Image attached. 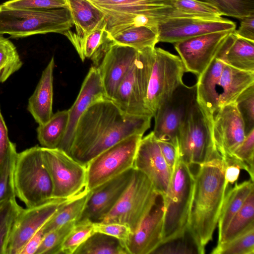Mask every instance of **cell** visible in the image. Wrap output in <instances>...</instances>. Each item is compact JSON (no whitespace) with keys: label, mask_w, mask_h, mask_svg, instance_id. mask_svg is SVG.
<instances>
[{"label":"cell","mask_w":254,"mask_h":254,"mask_svg":"<svg viewBox=\"0 0 254 254\" xmlns=\"http://www.w3.org/2000/svg\"><path fill=\"white\" fill-rule=\"evenodd\" d=\"M138 52L131 47L117 44L107 39L101 49L100 64L97 67L107 98L112 99Z\"/></svg>","instance_id":"obj_15"},{"label":"cell","mask_w":254,"mask_h":254,"mask_svg":"<svg viewBox=\"0 0 254 254\" xmlns=\"http://www.w3.org/2000/svg\"><path fill=\"white\" fill-rule=\"evenodd\" d=\"M75 32L64 35L74 46L90 32L105 22L103 13L87 0H66Z\"/></svg>","instance_id":"obj_25"},{"label":"cell","mask_w":254,"mask_h":254,"mask_svg":"<svg viewBox=\"0 0 254 254\" xmlns=\"http://www.w3.org/2000/svg\"><path fill=\"white\" fill-rule=\"evenodd\" d=\"M70 199L53 198L36 206L22 208L13 225L6 254H19L27 241Z\"/></svg>","instance_id":"obj_17"},{"label":"cell","mask_w":254,"mask_h":254,"mask_svg":"<svg viewBox=\"0 0 254 254\" xmlns=\"http://www.w3.org/2000/svg\"><path fill=\"white\" fill-rule=\"evenodd\" d=\"M17 153L15 145L10 149L4 160L0 164V206L9 199L16 197L13 173Z\"/></svg>","instance_id":"obj_40"},{"label":"cell","mask_w":254,"mask_h":254,"mask_svg":"<svg viewBox=\"0 0 254 254\" xmlns=\"http://www.w3.org/2000/svg\"><path fill=\"white\" fill-rule=\"evenodd\" d=\"M212 129L211 124L195 100L181 124L177 135L178 153L183 161L190 166H199L222 159L215 147Z\"/></svg>","instance_id":"obj_7"},{"label":"cell","mask_w":254,"mask_h":254,"mask_svg":"<svg viewBox=\"0 0 254 254\" xmlns=\"http://www.w3.org/2000/svg\"><path fill=\"white\" fill-rule=\"evenodd\" d=\"M215 57L236 68L254 72V42L238 37L232 32Z\"/></svg>","instance_id":"obj_26"},{"label":"cell","mask_w":254,"mask_h":254,"mask_svg":"<svg viewBox=\"0 0 254 254\" xmlns=\"http://www.w3.org/2000/svg\"><path fill=\"white\" fill-rule=\"evenodd\" d=\"M235 103L243 120L246 135L254 129V84L238 96Z\"/></svg>","instance_id":"obj_44"},{"label":"cell","mask_w":254,"mask_h":254,"mask_svg":"<svg viewBox=\"0 0 254 254\" xmlns=\"http://www.w3.org/2000/svg\"><path fill=\"white\" fill-rule=\"evenodd\" d=\"M199 166L194 175L188 227L205 250L217 226L228 184L225 179L226 164L222 159H214Z\"/></svg>","instance_id":"obj_2"},{"label":"cell","mask_w":254,"mask_h":254,"mask_svg":"<svg viewBox=\"0 0 254 254\" xmlns=\"http://www.w3.org/2000/svg\"><path fill=\"white\" fill-rule=\"evenodd\" d=\"M43 236L41 228L25 244L19 254H36Z\"/></svg>","instance_id":"obj_51"},{"label":"cell","mask_w":254,"mask_h":254,"mask_svg":"<svg viewBox=\"0 0 254 254\" xmlns=\"http://www.w3.org/2000/svg\"><path fill=\"white\" fill-rule=\"evenodd\" d=\"M196 100V84L181 85L157 110L152 131L158 140L168 142L178 146L179 127Z\"/></svg>","instance_id":"obj_13"},{"label":"cell","mask_w":254,"mask_h":254,"mask_svg":"<svg viewBox=\"0 0 254 254\" xmlns=\"http://www.w3.org/2000/svg\"><path fill=\"white\" fill-rule=\"evenodd\" d=\"M154 49L138 51L132 66L112 99L127 114L153 117L147 106L146 98Z\"/></svg>","instance_id":"obj_9"},{"label":"cell","mask_w":254,"mask_h":254,"mask_svg":"<svg viewBox=\"0 0 254 254\" xmlns=\"http://www.w3.org/2000/svg\"><path fill=\"white\" fill-rule=\"evenodd\" d=\"M105 97H106L99 70L97 66H92L82 84L74 103L68 110L67 127L58 148L69 153L79 119L92 103Z\"/></svg>","instance_id":"obj_22"},{"label":"cell","mask_w":254,"mask_h":254,"mask_svg":"<svg viewBox=\"0 0 254 254\" xmlns=\"http://www.w3.org/2000/svg\"><path fill=\"white\" fill-rule=\"evenodd\" d=\"M94 232H100L114 237L125 243L132 233L126 225L115 222L93 223Z\"/></svg>","instance_id":"obj_47"},{"label":"cell","mask_w":254,"mask_h":254,"mask_svg":"<svg viewBox=\"0 0 254 254\" xmlns=\"http://www.w3.org/2000/svg\"><path fill=\"white\" fill-rule=\"evenodd\" d=\"M235 22L222 17L217 19L172 17L159 22L158 41L175 43L192 37L217 31L233 32Z\"/></svg>","instance_id":"obj_16"},{"label":"cell","mask_w":254,"mask_h":254,"mask_svg":"<svg viewBox=\"0 0 254 254\" xmlns=\"http://www.w3.org/2000/svg\"><path fill=\"white\" fill-rule=\"evenodd\" d=\"M175 8L178 17L217 19L222 16L216 7L198 0H176Z\"/></svg>","instance_id":"obj_37"},{"label":"cell","mask_w":254,"mask_h":254,"mask_svg":"<svg viewBox=\"0 0 254 254\" xmlns=\"http://www.w3.org/2000/svg\"><path fill=\"white\" fill-rule=\"evenodd\" d=\"M0 6L10 9L46 10L68 8L66 0H9Z\"/></svg>","instance_id":"obj_45"},{"label":"cell","mask_w":254,"mask_h":254,"mask_svg":"<svg viewBox=\"0 0 254 254\" xmlns=\"http://www.w3.org/2000/svg\"><path fill=\"white\" fill-rule=\"evenodd\" d=\"M87 0L103 13L108 39L132 26H146L157 33L159 22L178 17L176 0Z\"/></svg>","instance_id":"obj_3"},{"label":"cell","mask_w":254,"mask_h":254,"mask_svg":"<svg viewBox=\"0 0 254 254\" xmlns=\"http://www.w3.org/2000/svg\"><path fill=\"white\" fill-rule=\"evenodd\" d=\"M241 169L234 165H226L225 179L228 184H233L237 181Z\"/></svg>","instance_id":"obj_52"},{"label":"cell","mask_w":254,"mask_h":254,"mask_svg":"<svg viewBox=\"0 0 254 254\" xmlns=\"http://www.w3.org/2000/svg\"><path fill=\"white\" fill-rule=\"evenodd\" d=\"M232 157L242 163L254 182V129L246 135L241 145L235 150Z\"/></svg>","instance_id":"obj_46"},{"label":"cell","mask_w":254,"mask_h":254,"mask_svg":"<svg viewBox=\"0 0 254 254\" xmlns=\"http://www.w3.org/2000/svg\"><path fill=\"white\" fill-rule=\"evenodd\" d=\"M231 32H214L174 43L186 71L198 77L216 57Z\"/></svg>","instance_id":"obj_14"},{"label":"cell","mask_w":254,"mask_h":254,"mask_svg":"<svg viewBox=\"0 0 254 254\" xmlns=\"http://www.w3.org/2000/svg\"><path fill=\"white\" fill-rule=\"evenodd\" d=\"M106 21L90 32L73 46L82 62L92 59L107 40Z\"/></svg>","instance_id":"obj_39"},{"label":"cell","mask_w":254,"mask_h":254,"mask_svg":"<svg viewBox=\"0 0 254 254\" xmlns=\"http://www.w3.org/2000/svg\"><path fill=\"white\" fill-rule=\"evenodd\" d=\"M203 249L188 227L180 235L161 243L152 253L154 254H203Z\"/></svg>","instance_id":"obj_34"},{"label":"cell","mask_w":254,"mask_h":254,"mask_svg":"<svg viewBox=\"0 0 254 254\" xmlns=\"http://www.w3.org/2000/svg\"><path fill=\"white\" fill-rule=\"evenodd\" d=\"M212 254H254V227L247 229L233 239L218 243Z\"/></svg>","instance_id":"obj_38"},{"label":"cell","mask_w":254,"mask_h":254,"mask_svg":"<svg viewBox=\"0 0 254 254\" xmlns=\"http://www.w3.org/2000/svg\"><path fill=\"white\" fill-rule=\"evenodd\" d=\"M186 68L178 56L155 47L149 78L146 105L154 114L176 89L183 84Z\"/></svg>","instance_id":"obj_11"},{"label":"cell","mask_w":254,"mask_h":254,"mask_svg":"<svg viewBox=\"0 0 254 254\" xmlns=\"http://www.w3.org/2000/svg\"><path fill=\"white\" fill-rule=\"evenodd\" d=\"M89 193L90 191L86 190L62 204L41 228L44 235L67 223L77 221L83 212Z\"/></svg>","instance_id":"obj_29"},{"label":"cell","mask_w":254,"mask_h":254,"mask_svg":"<svg viewBox=\"0 0 254 254\" xmlns=\"http://www.w3.org/2000/svg\"><path fill=\"white\" fill-rule=\"evenodd\" d=\"M142 135H131L93 158L86 165L87 190L133 168L135 155Z\"/></svg>","instance_id":"obj_12"},{"label":"cell","mask_w":254,"mask_h":254,"mask_svg":"<svg viewBox=\"0 0 254 254\" xmlns=\"http://www.w3.org/2000/svg\"><path fill=\"white\" fill-rule=\"evenodd\" d=\"M216 7L222 15L242 19L254 14V0H198Z\"/></svg>","instance_id":"obj_41"},{"label":"cell","mask_w":254,"mask_h":254,"mask_svg":"<svg viewBox=\"0 0 254 254\" xmlns=\"http://www.w3.org/2000/svg\"><path fill=\"white\" fill-rule=\"evenodd\" d=\"M162 154L172 173L175 167L177 155V147L171 143L158 140Z\"/></svg>","instance_id":"obj_50"},{"label":"cell","mask_w":254,"mask_h":254,"mask_svg":"<svg viewBox=\"0 0 254 254\" xmlns=\"http://www.w3.org/2000/svg\"><path fill=\"white\" fill-rule=\"evenodd\" d=\"M76 222L67 223L45 234L36 254H61L63 243Z\"/></svg>","instance_id":"obj_42"},{"label":"cell","mask_w":254,"mask_h":254,"mask_svg":"<svg viewBox=\"0 0 254 254\" xmlns=\"http://www.w3.org/2000/svg\"><path fill=\"white\" fill-rule=\"evenodd\" d=\"M94 232L92 222L88 220L77 221L63 243L61 254H74L78 248Z\"/></svg>","instance_id":"obj_43"},{"label":"cell","mask_w":254,"mask_h":254,"mask_svg":"<svg viewBox=\"0 0 254 254\" xmlns=\"http://www.w3.org/2000/svg\"><path fill=\"white\" fill-rule=\"evenodd\" d=\"M133 171L134 168L127 170L90 191L83 212L78 221L101 222L127 188Z\"/></svg>","instance_id":"obj_20"},{"label":"cell","mask_w":254,"mask_h":254,"mask_svg":"<svg viewBox=\"0 0 254 254\" xmlns=\"http://www.w3.org/2000/svg\"><path fill=\"white\" fill-rule=\"evenodd\" d=\"M74 254H128L121 240L100 232H94Z\"/></svg>","instance_id":"obj_32"},{"label":"cell","mask_w":254,"mask_h":254,"mask_svg":"<svg viewBox=\"0 0 254 254\" xmlns=\"http://www.w3.org/2000/svg\"><path fill=\"white\" fill-rule=\"evenodd\" d=\"M43 160L53 187V198L70 199L86 189V166L58 148L41 146Z\"/></svg>","instance_id":"obj_10"},{"label":"cell","mask_w":254,"mask_h":254,"mask_svg":"<svg viewBox=\"0 0 254 254\" xmlns=\"http://www.w3.org/2000/svg\"><path fill=\"white\" fill-rule=\"evenodd\" d=\"M133 168L148 177L157 192L165 195L172 173L152 131L141 138L136 151Z\"/></svg>","instance_id":"obj_18"},{"label":"cell","mask_w":254,"mask_h":254,"mask_svg":"<svg viewBox=\"0 0 254 254\" xmlns=\"http://www.w3.org/2000/svg\"><path fill=\"white\" fill-rule=\"evenodd\" d=\"M194 184V175L190 166L183 161L178 153L167 192L164 196L161 243L181 235L188 227Z\"/></svg>","instance_id":"obj_6"},{"label":"cell","mask_w":254,"mask_h":254,"mask_svg":"<svg viewBox=\"0 0 254 254\" xmlns=\"http://www.w3.org/2000/svg\"><path fill=\"white\" fill-rule=\"evenodd\" d=\"M15 145L9 138L7 128L0 108V164L4 160L10 149Z\"/></svg>","instance_id":"obj_48"},{"label":"cell","mask_w":254,"mask_h":254,"mask_svg":"<svg viewBox=\"0 0 254 254\" xmlns=\"http://www.w3.org/2000/svg\"><path fill=\"white\" fill-rule=\"evenodd\" d=\"M254 84V72L240 70L225 64L219 86L222 92L219 95V107L235 103L238 96Z\"/></svg>","instance_id":"obj_27"},{"label":"cell","mask_w":254,"mask_h":254,"mask_svg":"<svg viewBox=\"0 0 254 254\" xmlns=\"http://www.w3.org/2000/svg\"><path fill=\"white\" fill-rule=\"evenodd\" d=\"M165 204L164 195L159 193L136 230L125 243L128 254H149L161 244Z\"/></svg>","instance_id":"obj_21"},{"label":"cell","mask_w":254,"mask_h":254,"mask_svg":"<svg viewBox=\"0 0 254 254\" xmlns=\"http://www.w3.org/2000/svg\"><path fill=\"white\" fill-rule=\"evenodd\" d=\"M52 57L42 72L40 79L33 94L28 99L27 110L39 125L47 123L53 115V70Z\"/></svg>","instance_id":"obj_24"},{"label":"cell","mask_w":254,"mask_h":254,"mask_svg":"<svg viewBox=\"0 0 254 254\" xmlns=\"http://www.w3.org/2000/svg\"><path fill=\"white\" fill-rule=\"evenodd\" d=\"M159 193L148 177L134 168L127 188L114 208L100 222L125 224L132 234L138 228Z\"/></svg>","instance_id":"obj_8"},{"label":"cell","mask_w":254,"mask_h":254,"mask_svg":"<svg viewBox=\"0 0 254 254\" xmlns=\"http://www.w3.org/2000/svg\"><path fill=\"white\" fill-rule=\"evenodd\" d=\"M22 64L16 47L0 35V83L5 82Z\"/></svg>","instance_id":"obj_36"},{"label":"cell","mask_w":254,"mask_h":254,"mask_svg":"<svg viewBox=\"0 0 254 254\" xmlns=\"http://www.w3.org/2000/svg\"><path fill=\"white\" fill-rule=\"evenodd\" d=\"M241 20L240 26L233 31L234 34L238 37L254 42V14Z\"/></svg>","instance_id":"obj_49"},{"label":"cell","mask_w":254,"mask_h":254,"mask_svg":"<svg viewBox=\"0 0 254 254\" xmlns=\"http://www.w3.org/2000/svg\"><path fill=\"white\" fill-rule=\"evenodd\" d=\"M73 26L68 8L10 9L0 6V35L13 38L56 33L64 34Z\"/></svg>","instance_id":"obj_5"},{"label":"cell","mask_w":254,"mask_h":254,"mask_svg":"<svg viewBox=\"0 0 254 254\" xmlns=\"http://www.w3.org/2000/svg\"><path fill=\"white\" fill-rule=\"evenodd\" d=\"M252 227H254V190L218 237V243L229 241Z\"/></svg>","instance_id":"obj_33"},{"label":"cell","mask_w":254,"mask_h":254,"mask_svg":"<svg viewBox=\"0 0 254 254\" xmlns=\"http://www.w3.org/2000/svg\"><path fill=\"white\" fill-rule=\"evenodd\" d=\"M13 197L0 206V254H6L8 242L16 219L22 209Z\"/></svg>","instance_id":"obj_35"},{"label":"cell","mask_w":254,"mask_h":254,"mask_svg":"<svg viewBox=\"0 0 254 254\" xmlns=\"http://www.w3.org/2000/svg\"><path fill=\"white\" fill-rule=\"evenodd\" d=\"M13 180L15 195L26 207L53 199L52 181L43 160L41 146L37 145L17 153Z\"/></svg>","instance_id":"obj_4"},{"label":"cell","mask_w":254,"mask_h":254,"mask_svg":"<svg viewBox=\"0 0 254 254\" xmlns=\"http://www.w3.org/2000/svg\"><path fill=\"white\" fill-rule=\"evenodd\" d=\"M152 117L127 114L106 97L92 103L76 125L68 154L86 166L99 154L134 134L143 135Z\"/></svg>","instance_id":"obj_1"},{"label":"cell","mask_w":254,"mask_h":254,"mask_svg":"<svg viewBox=\"0 0 254 254\" xmlns=\"http://www.w3.org/2000/svg\"><path fill=\"white\" fill-rule=\"evenodd\" d=\"M109 39L115 43L131 47L138 51L154 48L159 42L157 33L144 26L127 28Z\"/></svg>","instance_id":"obj_30"},{"label":"cell","mask_w":254,"mask_h":254,"mask_svg":"<svg viewBox=\"0 0 254 254\" xmlns=\"http://www.w3.org/2000/svg\"><path fill=\"white\" fill-rule=\"evenodd\" d=\"M254 182L251 180L240 184L226 192L218 221V237L223 233L229 222L242 207L252 191Z\"/></svg>","instance_id":"obj_28"},{"label":"cell","mask_w":254,"mask_h":254,"mask_svg":"<svg viewBox=\"0 0 254 254\" xmlns=\"http://www.w3.org/2000/svg\"><path fill=\"white\" fill-rule=\"evenodd\" d=\"M212 131L215 147L222 159L232 157L246 136L244 122L235 102L219 108Z\"/></svg>","instance_id":"obj_19"},{"label":"cell","mask_w":254,"mask_h":254,"mask_svg":"<svg viewBox=\"0 0 254 254\" xmlns=\"http://www.w3.org/2000/svg\"><path fill=\"white\" fill-rule=\"evenodd\" d=\"M68 123V110L53 114L45 124L37 128V138L42 147L58 148L65 132Z\"/></svg>","instance_id":"obj_31"},{"label":"cell","mask_w":254,"mask_h":254,"mask_svg":"<svg viewBox=\"0 0 254 254\" xmlns=\"http://www.w3.org/2000/svg\"><path fill=\"white\" fill-rule=\"evenodd\" d=\"M225 64L215 57L202 73L197 77L196 101L212 126L214 117L218 110L219 86L221 74Z\"/></svg>","instance_id":"obj_23"}]
</instances>
